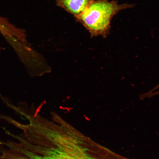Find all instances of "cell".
<instances>
[{
    "label": "cell",
    "instance_id": "obj_5",
    "mask_svg": "<svg viewBox=\"0 0 159 159\" xmlns=\"http://www.w3.org/2000/svg\"><path fill=\"white\" fill-rule=\"evenodd\" d=\"M155 90L157 91V92L159 93V84L157 85V86L155 87L154 89H153L152 91H153Z\"/></svg>",
    "mask_w": 159,
    "mask_h": 159
},
{
    "label": "cell",
    "instance_id": "obj_3",
    "mask_svg": "<svg viewBox=\"0 0 159 159\" xmlns=\"http://www.w3.org/2000/svg\"><path fill=\"white\" fill-rule=\"evenodd\" d=\"M93 0H55L57 6L74 16L75 18L84 11Z\"/></svg>",
    "mask_w": 159,
    "mask_h": 159
},
{
    "label": "cell",
    "instance_id": "obj_4",
    "mask_svg": "<svg viewBox=\"0 0 159 159\" xmlns=\"http://www.w3.org/2000/svg\"><path fill=\"white\" fill-rule=\"evenodd\" d=\"M5 18L0 16V29L3 27L5 23Z\"/></svg>",
    "mask_w": 159,
    "mask_h": 159
},
{
    "label": "cell",
    "instance_id": "obj_2",
    "mask_svg": "<svg viewBox=\"0 0 159 159\" xmlns=\"http://www.w3.org/2000/svg\"><path fill=\"white\" fill-rule=\"evenodd\" d=\"M134 7L132 4H119L112 0H93L83 12L75 19L88 31L92 37H107L111 21L114 16L122 10Z\"/></svg>",
    "mask_w": 159,
    "mask_h": 159
},
{
    "label": "cell",
    "instance_id": "obj_1",
    "mask_svg": "<svg viewBox=\"0 0 159 159\" xmlns=\"http://www.w3.org/2000/svg\"><path fill=\"white\" fill-rule=\"evenodd\" d=\"M99 147L75 127L60 125L37 134L24 159H101Z\"/></svg>",
    "mask_w": 159,
    "mask_h": 159
}]
</instances>
